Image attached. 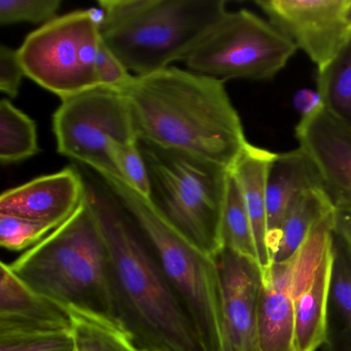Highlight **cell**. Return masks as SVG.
<instances>
[{
	"instance_id": "obj_1",
	"label": "cell",
	"mask_w": 351,
	"mask_h": 351,
	"mask_svg": "<svg viewBox=\"0 0 351 351\" xmlns=\"http://www.w3.org/2000/svg\"><path fill=\"white\" fill-rule=\"evenodd\" d=\"M77 166L108 247L118 324L141 351H204L138 223L102 176Z\"/></svg>"
},
{
	"instance_id": "obj_2",
	"label": "cell",
	"mask_w": 351,
	"mask_h": 351,
	"mask_svg": "<svg viewBox=\"0 0 351 351\" xmlns=\"http://www.w3.org/2000/svg\"><path fill=\"white\" fill-rule=\"evenodd\" d=\"M139 141L231 170L248 145L225 82L170 66L123 90Z\"/></svg>"
},
{
	"instance_id": "obj_3",
	"label": "cell",
	"mask_w": 351,
	"mask_h": 351,
	"mask_svg": "<svg viewBox=\"0 0 351 351\" xmlns=\"http://www.w3.org/2000/svg\"><path fill=\"white\" fill-rule=\"evenodd\" d=\"M8 265L27 287L65 309L118 324L108 247L86 197L66 221Z\"/></svg>"
},
{
	"instance_id": "obj_4",
	"label": "cell",
	"mask_w": 351,
	"mask_h": 351,
	"mask_svg": "<svg viewBox=\"0 0 351 351\" xmlns=\"http://www.w3.org/2000/svg\"><path fill=\"white\" fill-rule=\"evenodd\" d=\"M102 42L136 77L186 60L227 13L223 0H100Z\"/></svg>"
},
{
	"instance_id": "obj_5",
	"label": "cell",
	"mask_w": 351,
	"mask_h": 351,
	"mask_svg": "<svg viewBox=\"0 0 351 351\" xmlns=\"http://www.w3.org/2000/svg\"><path fill=\"white\" fill-rule=\"evenodd\" d=\"M104 180L145 234L166 278L190 315L203 350L225 351L221 279L215 258L176 231L149 198L119 178Z\"/></svg>"
},
{
	"instance_id": "obj_6",
	"label": "cell",
	"mask_w": 351,
	"mask_h": 351,
	"mask_svg": "<svg viewBox=\"0 0 351 351\" xmlns=\"http://www.w3.org/2000/svg\"><path fill=\"white\" fill-rule=\"evenodd\" d=\"M149 196L160 215L209 256L223 250L221 221L230 169L184 152L138 141Z\"/></svg>"
},
{
	"instance_id": "obj_7",
	"label": "cell",
	"mask_w": 351,
	"mask_h": 351,
	"mask_svg": "<svg viewBox=\"0 0 351 351\" xmlns=\"http://www.w3.org/2000/svg\"><path fill=\"white\" fill-rule=\"evenodd\" d=\"M100 27L91 10L60 16L32 32L17 50L26 77L61 100L99 87Z\"/></svg>"
},
{
	"instance_id": "obj_8",
	"label": "cell",
	"mask_w": 351,
	"mask_h": 351,
	"mask_svg": "<svg viewBox=\"0 0 351 351\" xmlns=\"http://www.w3.org/2000/svg\"><path fill=\"white\" fill-rule=\"evenodd\" d=\"M298 50L270 22L252 12H227L186 57L189 71L226 82L267 81L285 69Z\"/></svg>"
},
{
	"instance_id": "obj_9",
	"label": "cell",
	"mask_w": 351,
	"mask_h": 351,
	"mask_svg": "<svg viewBox=\"0 0 351 351\" xmlns=\"http://www.w3.org/2000/svg\"><path fill=\"white\" fill-rule=\"evenodd\" d=\"M53 131L60 155L102 178H119L110 143L138 141L126 96L101 86L61 100L53 114Z\"/></svg>"
},
{
	"instance_id": "obj_10",
	"label": "cell",
	"mask_w": 351,
	"mask_h": 351,
	"mask_svg": "<svg viewBox=\"0 0 351 351\" xmlns=\"http://www.w3.org/2000/svg\"><path fill=\"white\" fill-rule=\"evenodd\" d=\"M332 215L334 211L312 229L293 256L291 291L297 351H317L326 342L336 248Z\"/></svg>"
},
{
	"instance_id": "obj_11",
	"label": "cell",
	"mask_w": 351,
	"mask_h": 351,
	"mask_svg": "<svg viewBox=\"0 0 351 351\" xmlns=\"http://www.w3.org/2000/svg\"><path fill=\"white\" fill-rule=\"evenodd\" d=\"M346 3L347 0H261L256 5L320 71L350 38L344 21Z\"/></svg>"
},
{
	"instance_id": "obj_12",
	"label": "cell",
	"mask_w": 351,
	"mask_h": 351,
	"mask_svg": "<svg viewBox=\"0 0 351 351\" xmlns=\"http://www.w3.org/2000/svg\"><path fill=\"white\" fill-rule=\"evenodd\" d=\"M223 300L225 351H261L262 272L256 263L223 248L215 256Z\"/></svg>"
},
{
	"instance_id": "obj_13",
	"label": "cell",
	"mask_w": 351,
	"mask_h": 351,
	"mask_svg": "<svg viewBox=\"0 0 351 351\" xmlns=\"http://www.w3.org/2000/svg\"><path fill=\"white\" fill-rule=\"evenodd\" d=\"M300 149L314 162L335 207L351 204V129L324 108L295 127Z\"/></svg>"
},
{
	"instance_id": "obj_14",
	"label": "cell",
	"mask_w": 351,
	"mask_h": 351,
	"mask_svg": "<svg viewBox=\"0 0 351 351\" xmlns=\"http://www.w3.org/2000/svg\"><path fill=\"white\" fill-rule=\"evenodd\" d=\"M85 199V184L77 165L34 178L0 196V213L58 228Z\"/></svg>"
},
{
	"instance_id": "obj_15",
	"label": "cell",
	"mask_w": 351,
	"mask_h": 351,
	"mask_svg": "<svg viewBox=\"0 0 351 351\" xmlns=\"http://www.w3.org/2000/svg\"><path fill=\"white\" fill-rule=\"evenodd\" d=\"M324 190L322 176L314 162L301 149L276 154L267 174L266 202L271 256L280 236L281 227L293 205L308 192Z\"/></svg>"
},
{
	"instance_id": "obj_16",
	"label": "cell",
	"mask_w": 351,
	"mask_h": 351,
	"mask_svg": "<svg viewBox=\"0 0 351 351\" xmlns=\"http://www.w3.org/2000/svg\"><path fill=\"white\" fill-rule=\"evenodd\" d=\"M69 310L20 280L7 263L0 265V332L71 330Z\"/></svg>"
},
{
	"instance_id": "obj_17",
	"label": "cell",
	"mask_w": 351,
	"mask_h": 351,
	"mask_svg": "<svg viewBox=\"0 0 351 351\" xmlns=\"http://www.w3.org/2000/svg\"><path fill=\"white\" fill-rule=\"evenodd\" d=\"M293 256L262 273L258 312L261 351H297L293 281Z\"/></svg>"
},
{
	"instance_id": "obj_18",
	"label": "cell",
	"mask_w": 351,
	"mask_h": 351,
	"mask_svg": "<svg viewBox=\"0 0 351 351\" xmlns=\"http://www.w3.org/2000/svg\"><path fill=\"white\" fill-rule=\"evenodd\" d=\"M275 155L276 154L248 143L231 168V172L239 184L252 223L258 266L262 273L273 264L269 246L266 184L269 166Z\"/></svg>"
},
{
	"instance_id": "obj_19",
	"label": "cell",
	"mask_w": 351,
	"mask_h": 351,
	"mask_svg": "<svg viewBox=\"0 0 351 351\" xmlns=\"http://www.w3.org/2000/svg\"><path fill=\"white\" fill-rule=\"evenodd\" d=\"M335 244L326 344L328 351H351V258Z\"/></svg>"
},
{
	"instance_id": "obj_20",
	"label": "cell",
	"mask_w": 351,
	"mask_h": 351,
	"mask_svg": "<svg viewBox=\"0 0 351 351\" xmlns=\"http://www.w3.org/2000/svg\"><path fill=\"white\" fill-rule=\"evenodd\" d=\"M334 209L324 190L303 195L283 221L273 263L285 262L293 258L312 229Z\"/></svg>"
},
{
	"instance_id": "obj_21",
	"label": "cell",
	"mask_w": 351,
	"mask_h": 351,
	"mask_svg": "<svg viewBox=\"0 0 351 351\" xmlns=\"http://www.w3.org/2000/svg\"><path fill=\"white\" fill-rule=\"evenodd\" d=\"M75 351H141L128 332L112 320L69 309Z\"/></svg>"
},
{
	"instance_id": "obj_22",
	"label": "cell",
	"mask_w": 351,
	"mask_h": 351,
	"mask_svg": "<svg viewBox=\"0 0 351 351\" xmlns=\"http://www.w3.org/2000/svg\"><path fill=\"white\" fill-rule=\"evenodd\" d=\"M317 86L328 114L351 129V36L336 57L318 71Z\"/></svg>"
},
{
	"instance_id": "obj_23",
	"label": "cell",
	"mask_w": 351,
	"mask_h": 351,
	"mask_svg": "<svg viewBox=\"0 0 351 351\" xmlns=\"http://www.w3.org/2000/svg\"><path fill=\"white\" fill-rule=\"evenodd\" d=\"M40 152L34 120L18 110L9 99L0 101V161L18 163Z\"/></svg>"
},
{
	"instance_id": "obj_24",
	"label": "cell",
	"mask_w": 351,
	"mask_h": 351,
	"mask_svg": "<svg viewBox=\"0 0 351 351\" xmlns=\"http://www.w3.org/2000/svg\"><path fill=\"white\" fill-rule=\"evenodd\" d=\"M221 240L223 248L258 265L252 223L239 184L231 170L228 178L227 195L221 221Z\"/></svg>"
},
{
	"instance_id": "obj_25",
	"label": "cell",
	"mask_w": 351,
	"mask_h": 351,
	"mask_svg": "<svg viewBox=\"0 0 351 351\" xmlns=\"http://www.w3.org/2000/svg\"><path fill=\"white\" fill-rule=\"evenodd\" d=\"M0 351H75L71 330L0 332Z\"/></svg>"
},
{
	"instance_id": "obj_26",
	"label": "cell",
	"mask_w": 351,
	"mask_h": 351,
	"mask_svg": "<svg viewBox=\"0 0 351 351\" xmlns=\"http://www.w3.org/2000/svg\"><path fill=\"white\" fill-rule=\"evenodd\" d=\"M55 229L48 223L0 213V244L11 252H26Z\"/></svg>"
},
{
	"instance_id": "obj_27",
	"label": "cell",
	"mask_w": 351,
	"mask_h": 351,
	"mask_svg": "<svg viewBox=\"0 0 351 351\" xmlns=\"http://www.w3.org/2000/svg\"><path fill=\"white\" fill-rule=\"evenodd\" d=\"M110 153L118 171L119 180L149 198V174L138 141L128 143H112Z\"/></svg>"
},
{
	"instance_id": "obj_28",
	"label": "cell",
	"mask_w": 351,
	"mask_h": 351,
	"mask_svg": "<svg viewBox=\"0 0 351 351\" xmlns=\"http://www.w3.org/2000/svg\"><path fill=\"white\" fill-rule=\"evenodd\" d=\"M61 0H1L0 24L48 23L56 18Z\"/></svg>"
},
{
	"instance_id": "obj_29",
	"label": "cell",
	"mask_w": 351,
	"mask_h": 351,
	"mask_svg": "<svg viewBox=\"0 0 351 351\" xmlns=\"http://www.w3.org/2000/svg\"><path fill=\"white\" fill-rule=\"evenodd\" d=\"M102 40V38H101ZM97 75L101 87L122 92L132 81L134 75L121 62L120 59L101 43L97 57Z\"/></svg>"
},
{
	"instance_id": "obj_30",
	"label": "cell",
	"mask_w": 351,
	"mask_h": 351,
	"mask_svg": "<svg viewBox=\"0 0 351 351\" xmlns=\"http://www.w3.org/2000/svg\"><path fill=\"white\" fill-rule=\"evenodd\" d=\"M23 77H26L18 57L17 50L1 46L0 48V91L8 97H17Z\"/></svg>"
},
{
	"instance_id": "obj_31",
	"label": "cell",
	"mask_w": 351,
	"mask_h": 351,
	"mask_svg": "<svg viewBox=\"0 0 351 351\" xmlns=\"http://www.w3.org/2000/svg\"><path fill=\"white\" fill-rule=\"evenodd\" d=\"M332 231L335 238L351 258V204L335 207Z\"/></svg>"
},
{
	"instance_id": "obj_32",
	"label": "cell",
	"mask_w": 351,
	"mask_h": 351,
	"mask_svg": "<svg viewBox=\"0 0 351 351\" xmlns=\"http://www.w3.org/2000/svg\"><path fill=\"white\" fill-rule=\"evenodd\" d=\"M293 106L301 114V118H304L311 116L324 108V102L319 92L311 89H302L293 97Z\"/></svg>"
},
{
	"instance_id": "obj_33",
	"label": "cell",
	"mask_w": 351,
	"mask_h": 351,
	"mask_svg": "<svg viewBox=\"0 0 351 351\" xmlns=\"http://www.w3.org/2000/svg\"><path fill=\"white\" fill-rule=\"evenodd\" d=\"M344 21L351 34V0H347L344 9Z\"/></svg>"
}]
</instances>
